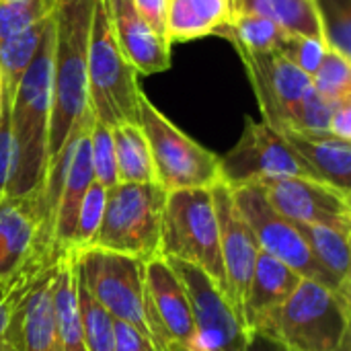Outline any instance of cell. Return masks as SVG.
I'll use <instances>...</instances> for the list:
<instances>
[{
    "mask_svg": "<svg viewBox=\"0 0 351 351\" xmlns=\"http://www.w3.org/2000/svg\"><path fill=\"white\" fill-rule=\"evenodd\" d=\"M105 187L97 181L90 183V187L86 189L80 210H78V218H76V228H74V239H72V247L70 251H80V249H88L99 232L101 220H103V210H105Z\"/></svg>",
    "mask_w": 351,
    "mask_h": 351,
    "instance_id": "4dcf8cb0",
    "label": "cell"
},
{
    "mask_svg": "<svg viewBox=\"0 0 351 351\" xmlns=\"http://www.w3.org/2000/svg\"><path fill=\"white\" fill-rule=\"evenodd\" d=\"M327 41L325 39H313V37H302V35H284L278 51L292 62L296 68L313 76L317 68L321 66V60L327 51Z\"/></svg>",
    "mask_w": 351,
    "mask_h": 351,
    "instance_id": "d6a6232c",
    "label": "cell"
},
{
    "mask_svg": "<svg viewBox=\"0 0 351 351\" xmlns=\"http://www.w3.org/2000/svg\"><path fill=\"white\" fill-rule=\"evenodd\" d=\"M74 255L78 276L93 298L115 321L134 327L150 351H154L156 346L146 313V263L97 247L74 251Z\"/></svg>",
    "mask_w": 351,
    "mask_h": 351,
    "instance_id": "52a82bcc",
    "label": "cell"
},
{
    "mask_svg": "<svg viewBox=\"0 0 351 351\" xmlns=\"http://www.w3.org/2000/svg\"><path fill=\"white\" fill-rule=\"evenodd\" d=\"M167 191L158 183H115L105 191V210L90 247L150 261L160 257Z\"/></svg>",
    "mask_w": 351,
    "mask_h": 351,
    "instance_id": "8992f818",
    "label": "cell"
},
{
    "mask_svg": "<svg viewBox=\"0 0 351 351\" xmlns=\"http://www.w3.org/2000/svg\"><path fill=\"white\" fill-rule=\"evenodd\" d=\"M271 208L290 222L327 226L351 237V193L308 177H280L257 183Z\"/></svg>",
    "mask_w": 351,
    "mask_h": 351,
    "instance_id": "5bb4252c",
    "label": "cell"
},
{
    "mask_svg": "<svg viewBox=\"0 0 351 351\" xmlns=\"http://www.w3.org/2000/svg\"><path fill=\"white\" fill-rule=\"evenodd\" d=\"M280 177H308L311 171L288 146V142L265 125L245 117V130L237 146L220 158V179L228 187L261 183Z\"/></svg>",
    "mask_w": 351,
    "mask_h": 351,
    "instance_id": "8fae6325",
    "label": "cell"
},
{
    "mask_svg": "<svg viewBox=\"0 0 351 351\" xmlns=\"http://www.w3.org/2000/svg\"><path fill=\"white\" fill-rule=\"evenodd\" d=\"M282 138L306 165L311 175L351 193V142L333 134L282 132Z\"/></svg>",
    "mask_w": 351,
    "mask_h": 351,
    "instance_id": "ffe728a7",
    "label": "cell"
},
{
    "mask_svg": "<svg viewBox=\"0 0 351 351\" xmlns=\"http://www.w3.org/2000/svg\"><path fill=\"white\" fill-rule=\"evenodd\" d=\"M88 105L93 115L109 128L140 123L138 72L125 60L113 33L107 0H97L88 41Z\"/></svg>",
    "mask_w": 351,
    "mask_h": 351,
    "instance_id": "277c9868",
    "label": "cell"
},
{
    "mask_svg": "<svg viewBox=\"0 0 351 351\" xmlns=\"http://www.w3.org/2000/svg\"><path fill=\"white\" fill-rule=\"evenodd\" d=\"M51 16H53V12L47 19L33 23L31 27L23 29L21 33L12 35L0 43V78H2V93L6 99L12 101L16 84H19L23 72L27 70V66L31 64Z\"/></svg>",
    "mask_w": 351,
    "mask_h": 351,
    "instance_id": "484cf974",
    "label": "cell"
},
{
    "mask_svg": "<svg viewBox=\"0 0 351 351\" xmlns=\"http://www.w3.org/2000/svg\"><path fill=\"white\" fill-rule=\"evenodd\" d=\"M4 2H25V0H4Z\"/></svg>",
    "mask_w": 351,
    "mask_h": 351,
    "instance_id": "ab89813d",
    "label": "cell"
},
{
    "mask_svg": "<svg viewBox=\"0 0 351 351\" xmlns=\"http://www.w3.org/2000/svg\"><path fill=\"white\" fill-rule=\"evenodd\" d=\"M113 351H150V348L134 327L113 321Z\"/></svg>",
    "mask_w": 351,
    "mask_h": 351,
    "instance_id": "e575fe53",
    "label": "cell"
},
{
    "mask_svg": "<svg viewBox=\"0 0 351 351\" xmlns=\"http://www.w3.org/2000/svg\"><path fill=\"white\" fill-rule=\"evenodd\" d=\"M0 93H2V78H0Z\"/></svg>",
    "mask_w": 351,
    "mask_h": 351,
    "instance_id": "60d3db41",
    "label": "cell"
},
{
    "mask_svg": "<svg viewBox=\"0 0 351 351\" xmlns=\"http://www.w3.org/2000/svg\"><path fill=\"white\" fill-rule=\"evenodd\" d=\"M230 14V0H167L165 37L173 45L218 35L228 25Z\"/></svg>",
    "mask_w": 351,
    "mask_h": 351,
    "instance_id": "44dd1931",
    "label": "cell"
},
{
    "mask_svg": "<svg viewBox=\"0 0 351 351\" xmlns=\"http://www.w3.org/2000/svg\"><path fill=\"white\" fill-rule=\"evenodd\" d=\"M51 51L53 16L10 101L12 165L6 185V195L10 197L41 191L45 181L51 111Z\"/></svg>",
    "mask_w": 351,
    "mask_h": 351,
    "instance_id": "7a4b0ae2",
    "label": "cell"
},
{
    "mask_svg": "<svg viewBox=\"0 0 351 351\" xmlns=\"http://www.w3.org/2000/svg\"><path fill=\"white\" fill-rule=\"evenodd\" d=\"M181 280L195 325V351H241L247 331L226 294L199 267L165 257Z\"/></svg>",
    "mask_w": 351,
    "mask_h": 351,
    "instance_id": "4fadbf2b",
    "label": "cell"
},
{
    "mask_svg": "<svg viewBox=\"0 0 351 351\" xmlns=\"http://www.w3.org/2000/svg\"><path fill=\"white\" fill-rule=\"evenodd\" d=\"M226 37L234 47L249 49V51H269L278 49L284 33L267 19L249 12H234L230 14L228 25L218 33Z\"/></svg>",
    "mask_w": 351,
    "mask_h": 351,
    "instance_id": "4316f807",
    "label": "cell"
},
{
    "mask_svg": "<svg viewBox=\"0 0 351 351\" xmlns=\"http://www.w3.org/2000/svg\"><path fill=\"white\" fill-rule=\"evenodd\" d=\"M350 300L319 282L302 280L263 331L288 351H351Z\"/></svg>",
    "mask_w": 351,
    "mask_h": 351,
    "instance_id": "3957f363",
    "label": "cell"
},
{
    "mask_svg": "<svg viewBox=\"0 0 351 351\" xmlns=\"http://www.w3.org/2000/svg\"><path fill=\"white\" fill-rule=\"evenodd\" d=\"M160 257L179 259L199 267L226 294L220 226L210 187L167 191Z\"/></svg>",
    "mask_w": 351,
    "mask_h": 351,
    "instance_id": "5b68a950",
    "label": "cell"
},
{
    "mask_svg": "<svg viewBox=\"0 0 351 351\" xmlns=\"http://www.w3.org/2000/svg\"><path fill=\"white\" fill-rule=\"evenodd\" d=\"M300 282L302 278L296 271L261 251L243 306L245 331H263Z\"/></svg>",
    "mask_w": 351,
    "mask_h": 351,
    "instance_id": "d6986e66",
    "label": "cell"
},
{
    "mask_svg": "<svg viewBox=\"0 0 351 351\" xmlns=\"http://www.w3.org/2000/svg\"><path fill=\"white\" fill-rule=\"evenodd\" d=\"M232 199L245 218V222L251 226L259 249L284 265H288L292 271H296L302 280L319 282L331 290H337L346 296H350L348 288H341L323 267L321 263L313 257L308 245L296 230V226L282 218L269 204L265 191L261 185L251 183V185H239L230 187Z\"/></svg>",
    "mask_w": 351,
    "mask_h": 351,
    "instance_id": "9c48e42d",
    "label": "cell"
},
{
    "mask_svg": "<svg viewBox=\"0 0 351 351\" xmlns=\"http://www.w3.org/2000/svg\"><path fill=\"white\" fill-rule=\"evenodd\" d=\"M237 51L247 68L253 93L263 113V123L278 134L296 130L300 105L313 88V78L288 62L278 49L249 51L237 47Z\"/></svg>",
    "mask_w": 351,
    "mask_h": 351,
    "instance_id": "30bf717a",
    "label": "cell"
},
{
    "mask_svg": "<svg viewBox=\"0 0 351 351\" xmlns=\"http://www.w3.org/2000/svg\"><path fill=\"white\" fill-rule=\"evenodd\" d=\"M234 12L259 14L271 21L284 35L325 39L315 0H230Z\"/></svg>",
    "mask_w": 351,
    "mask_h": 351,
    "instance_id": "603a6c76",
    "label": "cell"
},
{
    "mask_svg": "<svg viewBox=\"0 0 351 351\" xmlns=\"http://www.w3.org/2000/svg\"><path fill=\"white\" fill-rule=\"evenodd\" d=\"M220 226V249L226 274V298L243 323V306L251 286V278L261 253L251 226L241 216L230 187L220 179L210 187ZM245 327V325H243Z\"/></svg>",
    "mask_w": 351,
    "mask_h": 351,
    "instance_id": "9a60e30c",
    "label": "cell"
},
{
    "mask_svg": "<svg viewBox=\"0 0 351 351\" xmlns=\"http://www.w3.org/2000/svg\"><path fill=\"white\" fill-rule=\"evenodd\" d=\"M56 265L8 286L4 351H60L53 321Z\"/></svg>",
    "mask_w": 351,
    "mask_h": 351,
    "instance_id": "7c38bea8",
    "label": "cell"
},
{
    "mask_svg": "<svg viewBox=\"0 0 351 351\" xmlns=\"http://www.w3.org/2000/svg\"><path fill=\"white\" fill-rule=\"evenodd\" d=\"M76 257V255H74ZM78 313L86 351H113V317L93 298L76 269Z\"/></svg>",
    "mask_w": 351,
    "mask_h": 351,
    "instance_id": "83f0119b",
    "label": "cell"
},
{
    "mask_svg": "<svg viewBox=\"0 0 351 351\" xmlns=\"http://www.w3.org/2000/svg\"><path fill=\"white\" fill-rule=\"evenodd\" d=\"M53 321L60 351H86L80 313H78V294H76V257L74 251H66L56 263L53 278Z\"/></svg>",
    "mask_w": 351,
    "mask_h": 351,
    "instance_id": "7402d4cb",
    "label": "cell"
},
{
    "mask_svg": "<svg viewBox=\"0 0 351 351\" xmlns=\"http://www.w3.org/2000/svg\"><path fill=\"white\" fill-rule=\"evenodd\" d=\"M95 2L97 0H58L53 8L47 165L60 154L74 128L90 109L86 68Z\"/></svg>",
    "mask_w": 351,
    "mask_h": 351,
    "instance_id": "6da1fadb",
    "label": "cell"
},
{
    "mask_svg": "<svg viewBox=\"0 0 351 351\" xmlns=\"http://www.w3.org/2000/svg\"><path fill=\"white\" fill-rule=\"evenodd\" d=\"M93 121H95V115L90 111L78 132L72 160L66 171L62 189H60V197H58V206H56V220H53V255H56V259H60L62 255H66V251H70L82 197H84L86 189L90 187V183L95 181L93 162H90V125H93Z\"/></svg>",
    "mask_w": 351,
    "mask_h": 351,
    "instance_id": "ac0fdd59",
    "label": "cell"
},
{
    "mask_svg": "<svg viewBox=\"0 0 351 351\" xmlns=\"http://www.w3.org/2000/svg\"><path fill=\"white\" fill-rule=\"evenodd\" d=\"M115 39L138 74H158L171 68V43L136 10L132 0H107Z\"/></svg>",
    "mask_w": 351,
    "mask_h": 351,
    "instance_id": "e0dca14e",
    "label": "cell"
},
{
    "mask_svg": "<svg viewBox=\"0 0 351 351\" xmlns=\"http://www.w3.org/2000/svg\"><path fill=\"white\" fill-rule=\"evenodd\" d=\"M140 128L150 148L156 183L165 191L212 187L220 181V156L171 123L144 95L140 97Z\"/></svg>",
    "mask_w": 351,
    "mask_h": 351,
    "instance_id": "ba28073f",
    "label": "cell"
},
{
    "mask_svg": "<svg viewBox=\"0 0 351 351\" xmlns=\"http://www.w3.org/2000/svg\"><path fill=\"white\" fill-rule=\"evenodd\" d=\"M304 243L308 245L313 257L321 263V267L341 286L350 290L351 265H350V234L327 226H313L292 222Z\"/></svg>",
    "mask_w": 351,
    "mask_h": 351,
    "instance_id": "d4e9b609",
    "label": "cell"
},
{
    "mask_svg": "<svg viewBox=\"0 0 351 351\" xmlns=\"http://www.w3.org/2000/svg\"><path fill=\"white\" fill-rule=\"evenodd\" d=\"M41 228V191L0 195V284L10 286L29 265Z\"/></svg>",
    "mask_w": 351,
    "mask_h": 351,
    "instance_id": "2e32d148",
    "label": "cell"
},
{
    "mask_svg": "<svg viewBox=\"0 0 351 351\" xmlns=\"http://www.w3.org/2000/svg\"><path fill=\"white\" fill-rule=\"evenodd\" d=\"M90 162L95 181L105 189L117 183V167H115V148L111 128L95 117L90 125Z\"/></svg>",
    "mask_w": 351,
    "mask_h": 351,
    "instance_id": "1f68e13d",
    "label": "cell"
},
{
    "mask_svg": "<svg viewBox=\"0 0 351 351\" xmlns=\"http://www.w3.org/2000/svg\"><path fill=\"white\" fill-rule=\"evenodd\" d=\"M117 183H156L150 148L140 123H119L111 128Z\"/></svg>",
    "mask_w": 351,
    "mask_h": 351,
    "instance_id": "cb8c5ba5",
    "label": "cell"
},
{
    "mask_svg": "<svg viewBox=\"0 0 351 351\" xmlns=\"http://www.w3.org/2000/svg\"><path fill=\"white\" fill-rule=\"evenodd\" d=\"M311 78L317 93L327 101L339 103L351 99V58L341 56L339 51L327 47L321 66Z\"/></svg>",
    "mask_w": 351,
    "mask_h": 351,
    "instance_id": "f1b7e54d",
    "label": "cell"
},
{
    "mask_svg": "<svg viewBox=\"0 0 351 351\" xmlns=\"http://www.w3.org/2000/svg\"><path fill=\"white\" fill-rule=\"evenodd\" d=\"M329 134L351 142V99L333 105V113L329 119Z\"/></svg>",
    "mask_w": 351,
    "mask_h": 351,
    "instance_id": "8d00e7d4",
    "label": "cell"
},
{
    "mask_svg": "<svg viewBox=\"0 0 351 351\" xmlns=\"http://www.w3.org/2000/svg\"><path fill=\"white\" fill-rule=\"evenodd\" d=\"M136 10L146 19V23L160 35H165L167 0H132Z\"/></svg>",
    "mask_w": 351,
    "mask_h": 351,
    "instance_id": "d590c367",
    "label": "cell"
},
{
    "mask_svg": "<svg viewBox=\"0 0 351 351\" xmlns=\"http://www.w3.org/2000/svg\"><path fill=\"white\" fill-rule=\"evenodd\" d=\"M331 49L351 58V0H315Z\"/></svg>",
    "mask_w": 351,
    "mask_h": 351,
    "instance_id": "f546056e",
    "label": "cell"
},
{
    "mask_svg": "<svg viewBox=\"0 0 351 351\" xmlns=\"http://www.w3.org/2000/svg\"><path fill=\"white\" fill-rule=\"evenodd\" d=\"M6 317H8V286L0 284V351H4L2 335L6 327Z\"/></svg>",
    "mask_w": 351,
    "mask_h": 351,
    "instance_id": "f35d334b",
    "label": "cell"
},
{
    "mask_svg": "<svg viewBox=\"0 0 351 351\" xmlns=\"http://www.w3.org/2000/svg\"><path fill=\"white\" fill-rule=\"evenodd\" d=\"M12 165V134H10V99L0 93V195L6 193Z\"/></svg>",
    "mask_w": 351,
    "mask_h": 351,
    "instance_id": "836d02e7",
    "label": "cell"
},
{
    "mask_svg": "<svg viewBox=\"0 0 351 351\" xmlns=\"http://www.w3.org/2000/svg\"><path fill=\"white\" fill-rule=\"evenodd\" d=\"M241 351H288L286 346L276 339L274 335L265 333V331H259V329H253L247 333V339H245V346Z\"/></svg>",
    "mask_w": 351,
    "mask_h": 351,
    "instance_id": "74e56055",
    "label": "cell"
}]
</instances>
